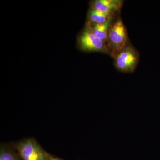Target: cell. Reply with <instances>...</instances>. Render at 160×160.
<instances>
[{"mask_svg":"<svg viewBox=\"0 0 160 160\" xmlns=\"http://www.w3.org/2000/svg\"><path fill=\"white\" fill-rule=\"evenodd\" d=\"M114 65L119 71L126 73L134 71L139 60L137 50L130 44L113 57Z\"/></svg>","mask_w":160,"mask_h":160,"instance_id":"3957f363","label":"cell"},{"mask_svg":"<svg viewBox=\"0 0 160 160\" xmlns=\"http://www.w3.org/2000/svg\"><path fill=\"white\" fill-rule=\"evenodd\" d=\"M63 160L62 159H61L59 158L54 157L52 156L51 155V156L50 157V158L48 159V160Z\"/></svg>","mask_w":160,"mask_h":160,"instance_id":"9c48e42d","label":"cell"},{"mask_svg":"<svg viewBox=\"0 0 160 160\" xmlns=\"http://www.w3.org/2000/svg\"><path fill=\"white\" fill-rule=\"evenodd\" d=\"M113 13L104 12L96 9H91L89 12V18L90 21L96 24H102L107 22L113 17Z\"/></svg>","mask_w":160,"mask_h":160,"instance_id":"ba28073f","label":"cell"},{"mask_svg":"<svg viewBox=\"0 0 160 160\" xmlns=\"http://www.w3.org/2000/svg\"><path fill=\"white\" fill-rule=\"evenodd\" d=\"M108 42L109 47L112 49V55L113 57L129 44L127 30L120 18L112 24L110 26L108 35Z\"/></svg>","mask_w":160,"mask_h":160,"instance_id":"7a4b0ae2","label":"cell"},{"mask_svg":"<svg viewBox=\"0 0 160 160\" xmlns=\"http://www.w3.org/2000/svg\"><path fill=\"white\" fill-rule=\"evenodd\" d=\"M123 1L120 0H96L92 2V9L104 12L114 13L120 10Z\"/></svg>","mask_w":160,"mask_h":160,"instance_id":"5b68a950","label":"cell"},{"mask_svg":"<svg viewBox=\"0 0 160 160\" xmlns=\"http://www.w3.org/2000/svg\"><path fill=\"white\" fill-rule=\"evenodd\" d=\"M0 160H22L11 144L2 143L0 146Z\"/></svg>","mask_w":160,"mask_h":160,"instance_id":"52a82bcc","label":"cell"},{"mask_svg":"<svg viewBox=\"0 0 160 160\" xmlns=\"http://www.w3.org/2000/svg\"><path fill=\"white\" fill-rule=\"evenodd\" d=\"M112 18H111L106 22L102 24L94 23L91 26V29L94 34L106 43L108 42V35L110 26L112 24Z\"/></svg>","mask_w":160,"mask_h":160,"instance_id":"8992f818","label":"cell"},{"mask_svg":"<svg viewBox=\"0 0 160 160\" xmlns=\"http://www.w3.org/2000/svg\"><path fill=\"white\" fill-rule=\"evenodd\" d=\"M22 160H47L51 156L33 138L12 142Z\"/></svg>","mask_w":160,"mask_h":160,"instance_id":"6da1fadb","label":"cell"},{"mask_svg":"<svg viewBox=\"0 0 160 160\" xmlns=\"http://www.w3.org/2000/svg\"><path fill=\"white\" fill-rule=\"evenodd\" d=\"M78 44L82 50L86 52H98L109 54L108 45L93 33L89 24L82 32L78 39Z\"/></svg>","mask_w":160,"mask_h":160,"instance_id":"277c9868","label":"cell"}]
</instances>
